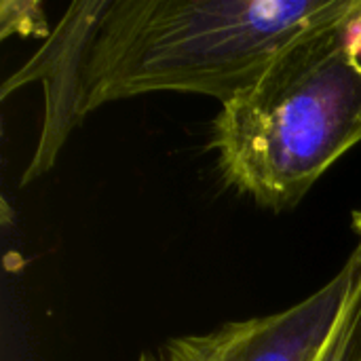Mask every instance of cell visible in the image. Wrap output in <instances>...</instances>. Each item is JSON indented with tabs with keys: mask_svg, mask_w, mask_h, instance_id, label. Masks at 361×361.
<instances>
[{
	"mask_svg": "<svg viewBox=\"0 0 361 361\" xmlns=\"http://www.w3.org/2000/svg\"><path fill=\"white\" fill-rule=\"evenodd\" d=\"M360 142L361 0H338L220 106L207 148L228 186L281 212Z\"/></svg>",
	"mask_w": 361,
	"mask_h": 361,
	"instance_id": "1",
	"label": "cell"
},
{
	"mask_svg": "<svg viewBox=\"0 0 361 361\" xmlns=\"http://www.w3.org/2000/svg\"><path fill=\"white\" fill-rule=\"evenodd\" d=\"M338 0H110L85 68L87 114L178 91L231 102Z\"/></svg>",
	"mask_w": 361,
	"mask_h": 361,
	"instance_id": "2",
	"label": "cell"
},
{
	"mask_svg": "<svg viewBox=\"0 0 361 361\" xmlns=\"http://www.w3.org/2000/svg\"><path fill=\"white\" fill-rule=\"evenodd\" d=\"M361 273L351 254L341 273L309 298L273 315L228 322L205 334L161 343L137 361H315Z\"/></svg>",
	"mask_w": 361,
	"mask_h": 361,
	"instance_id": "3",
	"label": "cell"
},
{
	"mask_svg": "<svg viewBox=\"0 0 361 361\" xmlns=\"http://www.w3.org/2000/svg\"><path fill=\"white\" fill-rule=\"evenodd\" d=\"M110 0H80L70 4L40 51L2 85V99L32 80L44 82V116L36 152L21 178L27 184L49 171L70 131L87 116L85 68L91 42L104 21Z\"/></svg>",
	"mask_w": 361,
	"mask_h": 361,
	"instance_id": "4",
	"label": "cell"
},
{
	"mask_svg": "<svg viewBox=\"0 0 361 361\" xmlns=\"http://www.w3.org/2000/svg\"><path fill=\"white\" fill-rule=\"evenodd\" d=\"M315 361H361V273L330 338Z\"/></svg>",
	"mask_w": 361,
	"mask_h": 361,
	"instance_id": "5",
	"label": "cell"
},
{
	"mask_svg": "<svg viewBox=\"0 0 361 361\" xmlns=\"http://www.w3.org/2000/svg\"><path fill=\"white\" fill-rule=\"evenodd\" d=\"M353 233H355V237H357V245H355L353 256L361 262V209L353 212Z\"/></svg>",
	"mask_w": 361,
	"mask_h": 361,
	"instance_id": "6",
	"label": "cell"
}]
</instances>
